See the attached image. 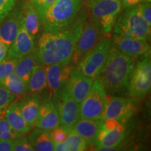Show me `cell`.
Returning <instances> with one entry per match:
<instances>
[{
    "label": "cell",
    "instance_id": "obj_1",
    "mask_svg": "<svg viewBox=\"0 0 151 151\" xmlns=\"http://www.w3.org/2000/svg\"><path fill=\"white\" fill-rule=\"evenodd\" d=\"M87 18L84 9L69 27L55 32H43L35 48L37 63L48 66L71 62L76 41Z\"/></svg>",
    "mask_w": 151,
    "mask_h": 151
},
{
    "label": "cell",
    "instance_id": "obj_2",
    "mask_svg": "<svg viewBox=\"0 0 151 151\" xmlns=\"http://www.w3.org/2000/svg\"><path fill=\"white\" fill-rule=\"evenodd\" d=\"M135 65L134 58L120 52L112 45L104 69L100 75L106 93L118 94L127 90Z\"/></svg>",
    "mask_w": 151,
    "mask_h": 151
},
{
    "label": "cell",
    "instance_id": "obj_3",
    "mask_svg": "<svg viewBox=\"0 0 151 151\" xmlns=\"http://www.w3.org/2000/svg\"><path fill=\"white\" fill-rule=\"evenodd\" d=\"M82 5V0H56L45 14L41 24L44 32L69 27L80 14Z\"/></svg>",
    "mask_w": 151,
    "mask_h": 151
},
{
    "label": "cell",
    "instance_id": "obj_4",
    "mask_svg": "<svg viewBox=\"0 0 151 151\" xmlns=\"http://www.w3.org/2000/svg\"><path fill=\"white\" fill-rule=\"evenodd\" d=\"M113 29L116 35L140 40L148 41L150 36V25L141 16L137 5L122 9Z\"/></svg>",
    "mask_w": 151,
    "mask_h": 151
},
{
    "label": "cell",
    "instance_id": "obj_5",
    "mask_svg": "<svg viewBox=\"0 0 151 151\" xmlns=\"http://www.w3.org/2000/svg\"><path fill=\"white\" fill-rule=\"evenodd\" d=\"M112 45L111 38L103 37L82 57L73 69L92 78L99 76L104 69Z\"/></svg>",
    "mask_w": 151,
    "mask_h": 151
},
{
    "label": "cell",
    "instance_id": "obj_6",
    "mask_svg": "<svg viewBox=\"0 0 151 151\" xmlns=\"http://www.w3.org/2000/svg\"><path fill=\"white\" fill-rule=\"evenodd\" d=\"M87 6L90 18L99 25L104 35L111 32L122 11L120 0H88Z\"/></svg>",
    "mask_w": 151,
    "mask_h": 151
},
{
    "label": "cell",
    "instance_id": "obj_7",
    "mask_svg": "<svg viewBox=\"0 0 151 151\" xmlns=\"http://www.w3.org/2000/svg\"><path fill=\"white\" fill-rule=\"evenodd\" d=\"M107 98L104 85L99 76L94 78L89 94L79 104L80 118L101 120Z\"/></svg>",
    "mask_w": 151,
    "mask_h": 151
},
{
    "label": "cell",
    "instance_id": "obj_8",
    "mask_svg": "<svg viewBox=\"0 0 151 151\" xmlns=\"http://www.w3.org/2000/svg\"><path fill=\"white\" fill-rule=\"evenodd\" d=\"M125 137L124 123L116 120H103L94 145L99 150H115Z\"/></svg>",
    "mask_w": 151,
    "mask_h": 151
},
{
    "label": "cell",
    "instance_id": "obj_9",
    "mask_svg": "<svg viewBox=\"0 0 151 151\" xmlns=\"http://www.w3.org/2000/svg\"><path fill=\"white\" fill-rule=\"evenodd\" d=\"M104 34L101 28L91 19L87 18L83 25L82 31L76 43L71 63L75 65L79 62L82 57L93 48L100 39L104 37Z\"/></svg>",
    "mask_w": 151,
    "mask_h": 151
},
{
    "label": "cell",
    "instance_id": "obj_10",
    "mask_svg": "<svg viewBox=\"0 0 151 151\" xmlns=\"http://www.w3.org/2000/svg\"><path fill=\"white\" fill-rule=\"evenodd\" d=\"M151 88L150 57L143 58L135 65L128 85L129 94L133 99L144 97Z\"/></svg>",
    "mask_w": 151,
    "mask_h": 151
},
{
    "label": "cell",
    "instance_id": "obj_11",
    "mask_svg": "<svg viewBox=\"0 0 151 151\" xmlns=\"http://www.w3.org/2000/svg\"><path fill=\"white\" fill-rule=\"evenodd\" d=\"M55 106L60 118V125L70 131L80 119L79 103L67 93L65 88L56 95Z\"/></svg>",
    "mask_w": 151,
    "mask_h": 151
},
{
    "label": "cell",
    "instance_id": "obj_12",
    "mask_svg": "<svg viewBox=\"0 0 151 151\" xmlns=\"http://www.w3.org/2000/svg\"><path fill=\"white\" fill-rule=\"evenodd\" d=\"M136 111L135 101L130 98L112 97L107 98L101 120H116L125 123Z\"/></svg>",
    "mask_w": 151,
    "mask_h": 151
},
{
    "label": "cell",
    "instance_id": "obj_13",
    "mask_svg": "<svg viewBox=\"0 0 151 151\" xmlns=\"http://www.w3.org/2000/svg\"><path fill=\"white\" fill-rule=\"evenodd\" d=\"M73 67L74 65L71 62L46 66L47 87L50 99L56 97L58 92L63 89L70 77Z\"/></svg>",
    "mask_w": 151,
    "mask_h": 151
},
{
    "label": "cell",
    "instance_id": "obj_14",
    "mask_svg": "<svg viewBox=\"0 0 151 151\" xmlns=\"http://www.w3.org/2000/svg\"><path fill=\"white\" fill-rule=\"evenodd\" d=\"M112 44L120 52L134 58L150 57V48L147 41L124 37L114 34Z\"/></svg>",
    "mask_w": 151,
    "mask_h": 151
},
{
    "label": "cell",
    "instance_id": "obj_15",
    "mask_svg": "<svg viewBox=\"0 0 151 151\" xmlns=\"http://www.w3.org/2000/svg\"><path fill=\"white\" fill-rule=\"evenodd\" d=\"M94 80V78L86 76L73 69L64 88L75 101L80 104L89 94Z\"/></svg>",
    "mask_w": 151,
    "mask_h": 151
},
{
    "label": "cell",
    "instance_id": "obj_16",
    "mask_svg": "<svg viewBox=\"0 0 151 151\" xmlns=\"http://www.w3.org/2000/svg\"><path fill=\"white\" fill-rule=\"evenodd\" d=\"M22 14V4L15 6L0 25V41L9 48L14 42L20 27Z\"/></svg>",
    "mask_w": 151,
    "mask_h": 151
},
{
    "label": "cell",
    "instance_id": "obj_17",
    "mask_svg": "<svg viewBox=\"0 0 151 151\" xmlns=\"http://www.w3.org/2000/svg\"><path fill=\"white\" fill-rule=\"evenodd\" d=\"M35 39L30 36L24 27L21 18L20 27L14 42L8 49V57L19 59L35 50Z\"/></svg>",
    "mask_w": 151,
    "mask_h": 151
},
{
    "label": "cell",
    "instance_id": "obj_18",
    "mask_svg": "<svg viewBox=\"0 0 151 151\" xmlns=\"http://www.w3.org/2000/svg\"><path fill=\"white\" fill-rule=\"evenodd\" d=\"M35 126L49 132L60 126L58 110L50 98L41 104Z\"/></svg>",
    "mask_w": 151,
    "mask_h": 151
},
{
    "label": "cell",
    "instance_id": "obj_19",
    "mask_svg": "<svg viewBox=\"0 0 151 151\" xmlns=\"http://www.w3.org/2000/svg\"><path fill=\"white\" fill-rule=\"evenodd\" d=\"M41 104V97L37 93H30L18 101L22 116L31 129L35 127Z\"/></svg>",
    "mask_w": 151,
    "mask_h": 151
},
{
    "label": "cell",
    "instance_id": "obj_20",
    "mask_svg": "<svg viewBox=\"0 0 151 151\" xmlns=\"http://www.w3.org/2000/svg\"><path fill=\"white\" fill-rule=\"evenodd\" d=\"M102 122V120L80 118L76 122L72 130L83 138L88 146H91L94 143Z\"/></svg>",
    "mask_w": 151,
    "mask_h": 151
},
{
    "label": "cell",
    "instance_id": "obj_21",
    "mask_svg": "<svg viewBox=\"0 0 151 151\" xmlns=\"http://www.w3.org/2000/svg\"><path fill=\"white\" fill-rule=\"evenodd\" d=\"M4 115L11 127L20 135L24 136L31 130L22 116L18 102H13L6 109Z\"/></svg>",
    "mask_w": 151,
    "mask_h": 151
},
{
    "label": "cell",
    "instance_id": "obj_22",
    "mask_svg": "<svg viewBox=\"0 0 151 151\" xmlns=\"http://www.w3.org/2000/svg\"><path fill=\"white\" fill-rule=\"evenodd\" d=\"M22 20L24 27L30 36L35 39L41 26L39 16L35 7L29 0L22 4Z\"/></svg>",
    "mask_w": 151,
    "mask_h": 151
},
{
    "label": "cell",
    "instance_id": "obj_23",
    "mask_svg": "<svg viewBox=\"0 0 151 151\" xmlns=\"http://www.w3.org/2000/svg\"><path fill=\"white\" fill-rule=\"evenodd\" d=\"M29 132L27 139L35 150H54V143L50 138V132L36 127Z\"/></svg>",
    "mask_w": 151,
    "mask_h": 151
},
{
    "label": "cell",
    "instance_id": "obj_24",
    "mask_svg": "<svg viewBox=\"0 0 151 151\" xmlns=\"http://www.w3.org/2000/svg\"><path fill=\"white\" fill-rule=\"evenodd\" d=\"M47 88L46 66L37 64L34 67L29 80L28 89L30 93H38Z\"/></svg>",
    "mask_w": 151,
    "mask_h": 151
},
{
    "label": "cell",
    "instance_id": "obj_25",
    "mask_svg": "<svg viewBox=\"0 0 151 151\" xmlns=\"http://www.w3.org/2000/svg\"><path fill=\"white\" fill-rule=\"evenodd\" d=\"M37 64L35 52L33 50L29 54L19 58L17 62L14 73L28 83L33 68Z\"/></svg>",
    "mask_w": 151,
    "mask_h": 151
},
{
    "label": "cell",
    "instance_id": "obj_26",
    "mask_svg": "<svg viewBox=\"0 0 151 151\" xmlns=\"http://www.w3.org/2000/svg\"><path fill=\"white\" fill-rule=\"evenodd\" d=\"M1 84L5 86L9 91L16 95V97H21L29 93L28 83L14 73L6 77Z\"/></svg>",
    "mask_w": 151,
    "mask_h": 151
},
{
    "label": "cell",
    "instance_id": "obj_27",
    "mask_svg": "<svg viewBox=\"0 0 151 151\" xmlns=\"http://www.w3.org/2000/svg\"><path fill=\"white\" fill-rule=\"evenodd\" d=\"M65 143L67 151H83L86 150L88 146L83 138L72 129L68 133Z\"/></svg>",
    "mask_w": 151,
    "mask_h": 151
},
{
    "label": "cell",
    "instance_id": "obj_28",
    "mask_svg": "<svg viewBox=\"0 0 151 151\" xmlns=\"http://www.w3.org/2000/svg\"><path fill=\"white\" fill-rule=\"evenodd\" d=\"M21 137L23 136L19 134L11 127L4 117V113H0V141L16 140Z\"/></svg>",
    "mask_w": 151,
    "mask_h": 151
},
{
    "label": "cell",
    "instance_id": "obj_29",
    "mask_svg": "<svg viewBox=\"0 0 151 151\" xmlns=\"http://www.w3.org/2000/svg\"><path fill=\"white\" fill-rule=\"evenodd\" d=\"M18 60L7 56L0 62V83L6 77L14 73Z\"/></svg>",
    "mask_w": 151,
    "mask_h": 151
},
{
    "label": "cell",
    "instance_id": "obj_30",
    "mask_svg": "<svg viewBox=\"0 0 151 151\" xmlns=\"http://www.w3.org/2000/svg\"><path fill=\"white\" fill-rule=\"evenodd\" d=\"M16 95L0 83V113H3L16 99Z\"/></svg>",
    "mask_w": 151,
    "mask_h": 151
},
{
    "label": "cell",
    "instance_id": "obj_31",
    "mask_svg": "<svg viewBox=\"0 0 151 151\" xmlns=\"http://www.w3.org/2000/svg\"><path fill=\"white\" fill-rule=\"evenodd\" d=\"M37 11L40 20L41 25L43 23L45 14L50 6L56 0H29Z\"/></svg>",
    "mask_w": 151,
    "mask_h": 151
},
{
    "label": "cell",
    "instance_id": "obj_32",
    "mask_svg": "<svg viewBox=\"0 0 151 151\" xmlns=\"http://www.w3.org/2000/svg\"><path fill=\"white\" fill-rule=\"evenodd\" d=\"M17 0H0V25L16 6Z\"/></svg>",
    "mask_w": 151,
    "mask_h": 151
},
{
    "label": "cell",
    "instance_id": "obj_33",
    "mask_svg": "<svg viewBox=\"0 0 151 151\" xmlns=\"http://www.w3.org/2000/svg\"><path fill=\"white\" fill-rule=\"evenodd\" d=\"M69 132L61 126H58L50 131V136L53 143L64 142L67 139Z\"/></svg>",
    "mask_w": 151,
    "mask_h": 151
},
{
    "label": "cell",
    "instance_id": "obj_34",
    "mask_svg": "<svg viewBox=\"0 0 151 151\" xmlns=\"http://www.w3.org/2000/svg\"><path fill=\"white\" fill-rule=\"evenodd\" d=\"M14 151H34L35 149L30 144L27 138L21 137L14 141Z\"/></svg>",
    "mask_w": 151,
    "mask_h": 151
},
{
    "label": "cell",
    "instance_id": "obj_35",
    "mask_svg": "<svg viewBox=\"0 0 151 151\" xmlns=\"http://www.w3.org/2000/svg\"><path fill=\"white\" fill-rule=\"evenodd\" d=\"M139 12L149 25L151 26V4L150 1H143L137 5Z\"/></svg>",
    "mask_w": 151,
    "mask_h": 151
},
{
    "label": "cell",
    "instance_id": "obj_36",
    "mask_svg": "<svg viewBox=\"0 0 151 151\" xmlns=\"http://www.w3.org/2000/svg\"><path fill=\"white\" fill-rule=\"evenodd\" d=\"M150 1V0H120L122 10L124 9L128 8V7L134 6H137L143 2V1Z\"/></svg>",
    "mask_w": 151,
    "mask_h": 151
},
{
    "label": "cell",
    "instance_id": "obj_37",
    "mask_svg": "<svg viewBox=\"0 0 151 151\" xmlns=\"http://www.w3.org/2000/svg\"><path fill=\"white\" fill-rule=\"evenodd\" d=\"M14 141H0V151H13L14 146Z\"/></svg>",
    "mask_w": 151,
    "mask_h": 151
},
{
    "label": "cell",
    "instance_id": "obj_38",
    "mask_svg": "<svg viewBox=\"0 0 151 151\" xmlns=\"http://www.w3.org/2000/svg\"><path fill=\"white\" fill-rule=\"evenodd\" d=\"M8 48L6 46L4 43L2 41H0V62L4 59L7 55V52H8Z\"/></svg>",
    "mask_w": 151,
    "mask_h": 151
},
{
    "label": "cell",
    "instance_id": "obj_39",
    "mask_svg": "<svg viewBox=\"0 0 151 151\" xmlns=\"http://www.w3.org/2000/svg\"><path fill=\"white\" fill-rule=\"evenodd\" d=\"M54 150L56 151H67V148L65 141L60 143H54Z\"/></svg>",
    "mask_w": 151,
    "mask_h": 151
}]
</instances>
